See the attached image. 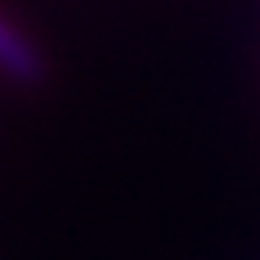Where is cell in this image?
I'll use <instances>...</instances> for the list:
<instances>
[{
	"mask_svg": "<svg viewBox=\"0 0 260 260\" xmlns=\"http://www.w3.org/2000/svg\"><path fill=\"white\" fill-rule=\"evenodd\" d=\"M0 69L20 81H39L43 78V59L10 23L0 16Z\"/></svg>",
	"mask_w": 260,
	"mask_h": 260,
	"instance_id": "obj_1",
	"label": "cell"
}]
</instances>
